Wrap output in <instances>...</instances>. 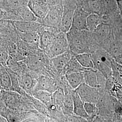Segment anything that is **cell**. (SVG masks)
<instances>
[{
	"mask_svg": "<svg viewBox=\"0 0 122 122\" xmlns=\"http://www.w3.org/2000/svg\"><path fill=\"white\" fill-rule=\"evenodd\" d=\"M66 35L70 51L74 55L84 52L92 54L100 48L93 39L92 32L88 30H70Z\"/></svg>",
	"mask_w": 122,
	"mask_h": 122,
	"instance_id": "obj_1",
	"label": "cell"
},
{
	"mask_svg": "<svg viewBox=\"0 0 122 122\" xmlns=\"http://www.w3.org/2000/svg\"><path fill=\"white\" fill-rule=\"evenodd\" d=\"M20 94L10 91L0 90V101L7 108L15 113H22V112L32 109L26 101L21 98Z\"/></svg>",
	"mask_w": 122,
	"mask_h": 122,
	"instance_id": "obj_2",
	"label": "cell"
},
{
	"mask_svg": "<svg viewBox=\"0 0 122 122\" xmlns=\"http://www.w3.org/2000/svg\"><path fill=\"white\" fill-rule=\"evenodd\" d=\"M94 69L104 74L107 78L112 74L113 58L108 52L101 48L92 53Z\"/></svg>",
	"mask_w": 122,
	"mask_h": 122,
	"instance_id": "obj_3",
	"label": "cell"
},
{
	"mask_svg": "<svg viewBox=\"0 0 122 122\" xmlns=\"http://www.w3.org/2000/svg\"><path fill=\"white\" fill-rule=\"evenodd\" d=\"M69 50L66 33L61 31L56 34L52 43L44 52L52 58Z\"/></svg>",
	"mask_w": 122,
	"mask_h": 122,
	"instance_id": "obj_4",
	"label": "cell"
},
{
	"mask_svg": "<svg viewBox=\"0 0 122 122\" xmlns=\"http://www.w3.org/2000/svg\"><path fill=\"white\" fill-rule=\"evenodd\" d=\"M63 10L62 3L52 6L49 9L45 17L40 22L44 26L55 28L61 31L60 25Z\"/></svg>",
	"mask_w": 122,
	"mask_h": 122,
	"instance_id": "obj_5",
	"label": "cell"
},
{
	"mask_svg": "<svg viewBox=\"0 0 122 122\" xmlns=\"http://www.w3.org/2000/svg\"><path fill=\"white\" fill-rule=\"evenodd\" d=\"M85 102L97 104L100 95V89L94 88L83 82L74 90Z\"/></svg>",
	"mask_w": 122,
	"mask_h": 122,
	"instance_id": "obj_6",
	"label": "cell"
},
{
	"mask_svg": "<svg viewBox=\"0 0 122 122\" xmlns=\"http://www.w3.org/2000/svg\"><path fill=\"white\" fill-rule=\"evenodd\" d=\"M63 10L61 20L60 30L67 33L70 30L72 24L74 13L76 6L73 5L62 4Z\"/></svg>",
	"mask_w": 122,
	"mask_h": 122,
	"instance_id": "obj_7",
	"label": "cell"
},
{
	"mask_svg": "<svg viewBox=\"0 0 122 122\" xmlns=\"http://www.w3.org/2000/svg\"><path fill=\"white\" fill-rule=\"evenodd\" d=\"M90 14L83 8L76 6L73 16L72 26L70 30L82 31L88 30L86 25V19Z\"/></svg>",
	"mask_w": 122,
	"mask_h": 122,
	"instance_id": "obj_8",
	"label": "cell"
},
{
	"mask_svg": "<svg viewBox=\"0 0 122 122\" xmlns=\"http://www.w3.org/2000/svg\"><path fill=\"white\" fill-rule=\"evenodd\" d=\"M72 55L69 50L51 58L52 66L57 75L64 76L66 66Z\"/></svg>",
	"mask_w": 122,
	"mask_h": 122,
	"instance_id": "obj_9",
	"label": "cell"
},
{
	"mask_svg": "<svg viewBox=\"0 0 122 122\" xmlns=\"http://www.w3.org/2000/svg\"><path fill=\"white\" fill-rule=\"evenodd\" d=\"M58 89L56 81L53 80L52 77L40 74L37 78V83L34 91L45 90L52 94Z\"/></svg>",
	"mask_w": 122,
	"mask_h": 122,
	"instance_id": "obj_10",
	"label": "cell"
},
{
	"mask_svg": "<svg viewBox=\"0 0 122 122\" xmlns=\"http://www.w3.org/2000/svg\"><path fill=\"white\" fill-rule=\"evenodd\" d=\"M112 33L111 27L109 24L102 22L92 32L93 39L100 45L108 39Z\"/></svg>",
	"mask_w": 122,
	"mask_h": 122,
	"instance_id": "obj_11",
	"label": "cell"
},
{
	"mask_svg": "<svg viewBox=\"0 0 122 122\" xmlns=\"http://www.w3.org/2000/svg\"><path fill=\"white\" fill-rule=\"evenodd\" d=\"M13 22L18 32L20 33H38L43 26L38 21H26L24 20H18Z\"/></svg>",
	"mask_w": 122,
	"mask_h": 122,
	"instance_id": "obj_12",
	"label": "cell"
},
{
	"mask_svg": "<svg viewBox=\"0 0 122 122\" xmlns=\"http://www.w3.org/2000/svg\"><path fill=\"white\" fill-rule=\"evenodd\" d=\"M27 5L40 20L45 17L50 9L42 0H29Z\"/></svg>",
	"mask_w": 122,
	"mask_h": 122,
	"instance_id": "obj_13",
	"label": "cell"
},
{
	"mask_svg": "<svg viewBox=\"0 0 122 122\" xmlns=\"http://www.w3.org/2000/svg\"><path fill=\"white\" fill-rule=\"evenodd\" d=\"M72 95L73 100V113L86 119L88 122V116L84 108V102L74 90H72Z\"/></svg>",
	"mask_w": 122,
	"mask_h": 122,
	"instance_id": "obj_14",
	"label": "cell"
},
{
	"mask_svg": "<svg viewBox=\"0 0 122 122\" xmlns=\"http://www.w3.org/2000/svg\"><path fill=\"white\" fill-rule=\"evenodd\" d=\"M65 76L68 85L72 90L76 89L84 82L83 71L66 73Z\"/></svg>",
	"mask_w": 122,
	"mask_h": 122,
	"instance_id": "obj_15",
	"label": "cell"
},
{
	"mask_svg": "<svg viewBox=\"0 0 122 122\" xmlns=\"http://www.w3.org/2000/svg\"><path fill=\"white\" fill-rule=\"evenodd\" d=\"M0 69V89L5 91H11L12 82L10 74L6 67L1 64Z\"/></svg>",
	"mask_w": 122,
	"mask_h": 122,
	"instance_id": "obj_16",
	"label": "cell"
},
{
	"mask_svg": "<svg viewBox=\"0 0 122 122\" xmlns=\"http://www.w3.org/2000/svg\"><path fill=\"white\" fill-rule=\"evenodd\" d=\"M29 0H0L1 9L17 10L22 6L28 4Z\"/></svg>",
	"mask_w": 122,
	"mask_h": 122,
	"instance_id": "obj_17",
	"label": "cell"
},
{
	"mask_svg": "<svg viewBox=\"0 0 122 122\" xmlns=\"http://www.w3.org/2000/svg\"><path fill=\"white\" fill-rule=\"evenodd\" d=\"M31 96L43 103L46 107L52 102V94L47 91L41 90L34 91Z\"/></svg>",
	"mask_w": 122,
	"mask_h": 122,
	"instance_id": "obj_18",
	"label": "cell"
},
{
	"mask_svg": "<svg viewBox=\"0 0 122 122\" xmlns=\"http://www.w3.org/2000/svg\"><path fill=\"white\" fill-rule=\"evenodd\" d=\"M84 82L94 88H98V83L97 76V70L89 69L83 71Z\"/></svg>",
	"mask_w": 122,
	"mask_h": 122,
	"instance_id": "obj_19",
	"label": "cell"
},
{
	"mask_svg": "<svg viewBox=\"0 0 122 122\" xmlns=\"http://www.w3.org/2000/svg\"><path fill=\"white\" fill-rule=\"evenodd\" d=\"M81 65L88 69H94V63L92 53L84 52L75 55Z\"/></svg>",
	"mask_w": 122,
	"mask_h": 122,
	"instance_id": "obj_20",
	"label": "cell"
},
{
	"mask_svg": "<svg viewBox=\"0 0 122 122\" xmlns=\"http://www.w3.org/2000/svg\"><path fill=\"white\" fill-rule=\"evenodd\" d=\"M103 22L102 16L97 13L90 14L86 19L87 30L90 32H93L98 26Z\"/></svg>",
	"mask_w": 122,
	"mask_h": 122,
	"instance_id": "obj_21",
	"label": "cell"
},
{
	"mask_svg": "<svg viewBox=\"0 0 122 122\" xmlns=\"http://www.w3.org/2000/svg\"><path fill=\"white\" fill-rule=\"evenodd\" d=\"M16 11L22 20L26 21H37L38 20V18L27 5L22 6Z\"/></svg>",
	"mask_w": 122,
	"mask_h": 122,
	"instance_id": "obj_22",
	"label": "cell"
},
{
	"mask_svg": "<svg viewBox=\"0 0 122 122\" xmlns=\"http://www.w3.org/2000/svg\"><path fill=\"white\" fill-rule=\"evenodd\" d=\"M89 69L84 67L78 61L74 55H72L70 61L68 62L67 65L66 66L64 76L66 73L71 72H80V71H84L85 70Z\"/></svg>",
	"mask_w": 122,
	"mask_h": 122,
	"instance_id": "obj_23",
	"label": "cell"
},
{
	"mask_svg": "<svg viewBox=\"0 0 122 122\" xmlns=\"http://www.w3.org/2000/svg\"><path fill=\"white\" fill-rule=\"evenodd\" d=\"M18 34L22 41L28 44L39 46V36L37 32L29 33L18 32Z\"/></svg>",
	"mask_w": 122,
	"mask_h": 122,
	"instance_id": "obj_24",
	"label": "cell"
},
{
	"mask_svg": "<svg viewBox=\"0 0 122 122\" xmlns=\"http://www.w3.org/2000/svg\"><path fill=\"white\" fill-rule=\"evenodd\" d=\"M18 20H22L16 10L0 8V21H15Z\"/></svg>",
	"mask_w": 122,
	"mask_h": 122,
	"instance_id": "obj_25",
	"label": "cell"
},
{
	"mask_svg": "<svg viewBox=\"0 0 122 122\" xmlns=\"http://www.w3.org/2000/svg\"><path fill=\"white\" fill-rule=\"evenodd\" d=\"M84 108L88 116V122H93L94 119L99 113V109L96 104L85 102Z\"/></svg>",
	"mask_w": 122,
	"mask_h": 122,
	"instance_id": "obj_26",
	"label": "cell"
},
{
	"mask_svg": "<svg viewBox=\"0 0 122 122\" xmlns=\"http://www.w3.org/2000/svg\"><path fill=\"white\" fill-rule=\"evenodd\" d=\"M117 81L113 77V76H111L106 79V81L105 84V91L109 92L113 87L114 85L116 83Z\"/></svg>",
	"mask_w": 122,
	"mask_h": 122,
	"instance_id": "obj_27",
	"label": "cell"
},
{
	"mask_svg": "<svg viewBox=\"0 0 122 122\" xmlns=\"http://www.w3.org/2000/svg\"><path fill=\"white\" fill-rule=\"evenodd\" d=\"M44 3L49 8L56 5H57L62 3V0H42Z\"/></svg>",
	"mask_w": 122,
	"mask_h": 122,
	"instance_id": "obj_28",
	"label": "cell"
},
{
	"mask_svg": "<svg viewBox=\"0 0 122 122\" xmlns=\"http://www.w3.org/2000/svg\"><path fill=\"white\" fill-rule=\"evenodd\" d=\"M118 6V11L122 20V0H116Z\"/></svg>",
	"mask_w": 122,
	"mask_h": 122,
	"instance_id": "obj_29",
	"label": "cell"
},
{
	"mask_svg": "<svg viewBox=\"0 0 122 122\" xmlns=\"http://www.w3.org/2000/svg\"><path fill=\"white\" fill-rule=\"evenodd\" d=\"M0 122H8L7 119L4 116L1 115H0Z\"/></svg>",
	"mask_w": 122,
	"mask_h": 122,
	"instance_id": "obj_30",
	"label": "cell"
}]
</instances>
